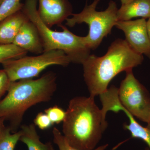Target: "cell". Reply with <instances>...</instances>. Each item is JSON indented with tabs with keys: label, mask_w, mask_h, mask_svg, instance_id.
Masks as SVG:
<instances>
[{
	"label": "cell",
	"mask_w": 150,
	"mask_h": 150,
	"mask_svg": "<svg viewBox=\"0 0 150 150\" xmlns=\"http://www.w3.org/2000/svg\"><path fill=\"white\" fill-rule=\"evenodd\" d=\"M94 98L76 96L69 102L62 132L70 146L79 150H93L108 126L106 117Z\"/></svg>",
	"instance_id": "6da1fadb"
},
{
	"label": "cell",
	"mask_w": 150,
	"mask_h": 150,
	"mask_svg": "<svg viewBox=\"0 0 150 150\" xmlns=\"http://www.w3.org/2000/svg\"><path fill=\"white\" fill-rule=\"evenodd\" d=\"M144 60L143 55L137 54L126 40L120 38L110 44L104 56L91 54L82 64L90 96L95 97L103 93L116 75L133 69L142 64Z\"/></svg>",
	"instance_id": "7a4b0ae2"
},
{
	"label": "cell",
	"mask_w": 150,
	"mask_h": 150,
	"mask_svg": "<svg viewBox=\"0 0 150 150\" xmlns=\"http://www.w3.org/2000/svg\"><path fill=\"white\" fill-rule=\"evenodd\" d=\"M57 76L49 71L37 79L12 82L5 97L0 100V117L8 121L12 133L17 132L25 112L33 105L50 101L57 89Z\"/></svg>",
	"instance_id": "3957f363"
},
{
	"label": "cell",
	"mask_w": 150,
	"mask_h": 150,
	"mask_svg": "<svg viewBox=\"0 0 150 150\" xmlns=\"http://www.w3.org/2000/svg\"><path fill=\"white\" fill-rule=\"evenodd\" d=\"M37 0H25L22 10L38 30L43 42L44 52L59 50L64 52L71 63L82 64L91 55V50L86 45L84 36H78L63 25L62 31H54L44 24L40 18Z\"/></svg>",
	"instance_id": "277c9868"
},
{
	"label": "cell",
	"mask_w": 150,
	"mask_h": 150,
	"mask_svg": "<svg viewBox=\"0 0 150 150\" xmlns=\"http://www.w3.org/2000/svg\"><path fill=\"white\" fill-rule=\"evenodd\" d=\"M100 1L94 0L90 5L86 4L81 12L73 13L72 17L66 20V25L70 27L83 23L88 25L89 32L84 36V41L91 50H95L99 46L118 21L117 14L118 9L115 2L110 1L105 10L98 11L96 8Z\"/></svg>",
	"instance_id": "5b68a950"
},
{
	"label": "cell",
	"mask_w": 150,
	"mask_h": 150,
	"mask_svg": "<svg viewBox=\"0 0 150 150\" xmlns=\"http://www.w3.org/2000/svg\"><path fill=\"white\" fill-rule=\"evenodd\" d=\"M71 60L64 52L55 50L44 52L37 56H25L8 60L2 63L12 82L37 76L47 67L52 65L67 67Z\"/></svg>",
	"instance_id": "8992f818"
},
{
	"label": "cell",
	"mask_w": 150,
	"mask_h": 150,
	"mask_svg": "<svg viewBox=\"0 0 150 150\" xmlns=\"http://www.w3.org/2000/svg\"><path fill=\"white\" fill-rule=\"evenodd\" d=\"M132 70L126 71V77L118 88V98L123 107L134 117L147 123L149 115L150 94L135 77Z\"/></svg>",
	"instance_id": "52a82bcc"
},
{
	"label": "cell",
	"mask_w": 150,
	"mask_h": 150,
	"mask_svg": "<svg viewBox=\"0 0 150 150\" xmlns=\"http://www.w3.org/2000/svg\"><path fill=\"white\" fill-rule=\"evenodd\" d=\"M146 19L118 21L115 26L123 31L126 41L137 54L144 55L150 59V41Z\"/></svg>",
	"instance_id": "ba28073f"
},
{
	"label": "cell",
	"mask_w": 150,
	"mask_h": 150,
	"mask_svg": "<svg viewBox=\"0 0 150 150\" xmlns=\"http://www.w3.org/2000/svg\"><path fill=\"white\" fill-rule=\"evenodd\" d=\"M38 12L42 21L50 28L61 26L73 13L69 0H39Z\"/></svg>",
	"instance_id": "9c48e42d"
},
{
	"label": "cell",
	"mask_w": 150,
	"mask_h": 150,
	"mask_svg": "<svg viewBox=\"0 0 150 150\" xmlns=\"http://www.w3.org/2000/svg\"><path fill=\"white\" fill-rule=\"evenodd\" d=\"M13 44L33 54L38 55L44 52L43 42L38 30L29 20L22 25Z\"/></svg>",
	"instance_id": "30bf717a"
},
{
	"label": "cell",
	"mask_w": 150,
	"mask_h": 150,
	"mask_svg": "<svg viewBox=\"0 0 150 150\" xmlns=\"http://www.w3.org/2000/svg\"><path fill=\"white\" fill-rule=\"evenodd\" d=\"M28 20L21 10L0 22V44H12L21 27Z\"/></svg>",
	"instance_id": "8fae6325"
},
{
	"label": "cell",
	"mask_w": 150,
	"mask_h": 150,
	"mask_svg": "<svg viewBox=\"0 0 150 150\" xmlns=\"http://www.w3.org/2000/svg\"><path fill=\"white\" fill-rule=\"evenodd\" d=\"M118 21H127L135 18H150V0H133L121 5L117 12Z\"/></svg>",
	"instance_id": "7c38bea8"
},
{
	"label": "cell",
	"mask_w": 150,
	"mask_h": 150,
	"mask_svg": "<svg viewBox=\"0 0 150 150\" xmlns=\"http://www.w3.org/2000/svg\"><path fill=\"white\" fill-rule=\"evenodd\" d=\"M21 130L20 141L27 146L28 150H55L51 142L44 144L40 141L34 123L21 125Z\"/></svg>",
	"instance_id": "4fadbf2b"
},
{
	"label": "cell",
	"mask_w": 150,
	"mask_h": 150,
	"mask_svg": "<svg viewBox=\"0 0 150 150\" xmlns=\"http://www.w3.org/2000/svg\"><path fill=\"white\" fill-rule=\"evenodd\" d=\"M28 52L13 44H0V63L26 56Z\"/></svg>",
	"instance_id": "5bb4252c"
},
{
	"label": "cell",
	"mask_w": 150,
	"mask_h": 150,
	"mask_svg": "<svg viewBox=\"0 0 150 150\" xmlns=\"http://www.w3.org/2000/svg\"><path fill=\"white\" fill-rule=\"evenodd\" d=\"M22 135L21 130L12 133L10 128L7 127L0 136V150H15V148Z\"/></svg>",
	"instance_id": "9a60e30c"
},
{
	"label": "cell",
	"mask_w": 150,
	"mask_h": 150,
	"mask_svg": "<svg viewBox=\"0 0 150 150\" xmlns=\"http://www.w3.org/2000/svg\"><path fill=\"white\" fill-rule=\"evenodd\" d=\"M23 6L21 0H4L0 5V22L21 10Z\"/></svg>",
	"instance_id": "2e32d148"
},
{
	"label": "cell",
	"mask_w": 150,
	"mask_h": 150,
	"mask_svg": "<svg viewBox=\"0 0 150 150\" xmlns=\"http://www.w3.org/2000/svg\"><path fill=\"white\" fill-rule=\"evenodd\" d=\"M52 133L54 143L57 145L59 150H79L70 146L65 139L64 135L57 128L54 127ZM108 146V144H106L96 148L93 150H105Z\"/></svg>",
	"instance_id": "e0dca14e"
},
{
	"label": "cell",
	"mask_w": 150,
	"mask_h": 150,
	"mask_svg": "<svg viewBox=\"0 0 150 150\" xmlns=\"http://www.w3.org/2000/svg\"><path fill=\"white\" fill-rule=\"evenodd\" d=\"M44 112L50 118L53 125L63 122L66 117V111L57 105L49 108L45 110Z\"/></svg>",
	"instance_id": "ac0fdd59"
},
{
	"label": "cell",
	"mask_w": 150,
	"mask_h": 150,
	"mask_svg": "<svg viewBox=\"0 0 150 150\" xmlns=\"http://www.w3.org/2000/svg\"><path fill=\"white\" fill-rule=\"evenodd\" d=\"M33 122L35 126L42 130H47L53 125L47 114L43 112H39L36 115Z\"/></svg>",
	"instance_id": "d6986e66"
},
{
	"label": "cell",
	"mask_w": 150,
	"mask_h": 150,
	"mask_svg": "<svg viewBox=\"0 0 150 150\" xmlns=\"http://www.w3.org/2000/svg\"><path fill=\"white\" fill-rule=\"evenodd\" d=\"M12 81L5 71L0 70V100L3 96L8 91Z\"/></svg>",
	"instance_id": "ffe728a7"
},
{
	"label": "cell",
	"mask_w": 150,
	"mask_h": 150,
	"mask_svg": "<svg viewBox=\"0 0 150 150\" xmlns=\"http://www.w3.org/2000/svg\"><path fill=\"white\" fill-rule=\"evenodd\" d=\"M5 120L4 118L0 117V136L2 134L4 131H5L7 127L4 124Z\"/></svg>",
	"instance_id": "44dd1931"
},
{
	"label": "cell",
	"mask_w": 150,
	"mask_h": 150,
	"mask_svg": "<svg viewBox=\"0 0 150 150\" xmlns=\"http://www.w3.org/2000/svg\"><path fill=\"white\" fill-rule=\"evenodd\" d=\"M146 28L148 35L150 41V18H149L147 21H146Z\"/></svg>",
	"instance_id": "7402d4cb"
},
{
	"label": "cell",
	"mask_w": 150,
	"mask_h": 150,
	"mask_svg": "<svg viewBox=\"0 0 150 150\" xmlns=\"http://www.w3.org/2000/svg\"><path fill=\"white\" fill-rule=\"evenodd\" d=\"M121 3L122 5H126V4H129V3L131 2L133 0H120Z\"/></svg>",
	"instance_id": "603a6c76"
},
{
	"label": "cell",
	"mask_w": 150,
	"mask_h": 150,
	"mask_svg": "<svg viewBox=\"0 0 150 150\" xmlns=\"http://www.w3.org/2000/svg\"><path fill=\"white\" fill-rule=\"evenodd\" d=\"M147 126H146L150 130V112H149V121H148V122L147 123Z\"/></svg>",
	"instance_id": "cb8c5ba5"
},
{
	"label": "cell",
	"mask_w": 150,
	"mask_h": 150,
	"mask_svg": "<svg viewBox=\"0 0 150 150\" xmlns=\"http://www.w3.org/2000/svg\"><path fill=\"white\" fill-rule=\"evenodd\" d=\"M4 1V0H0V5L3 2V1Z\"/></svg>",
	"instance_id": "d4e9b609"
}]
</instances>
